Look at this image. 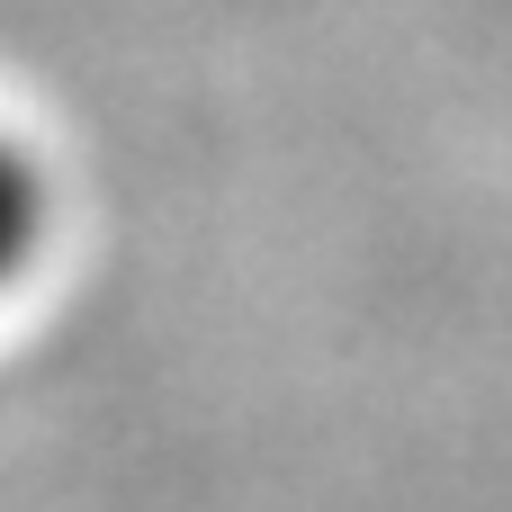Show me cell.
<instances>
[{
    "label": "cell",
    "instance_id": "1",
    "mask_svg": "<svg viewBox=\"0 0 512 512\" xmlns=\"http://www.w3.org/2000/svg\"><path fill=\"white\" fill-rule=\"evenodd\" d=\"M45 234H54V189H45L36 153L0 135V297H9V288L36 270Z\"/></svg>",
    "mask_w": 512,
    "mask_h": 512
}]
</instances>
